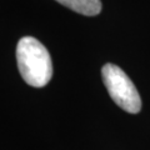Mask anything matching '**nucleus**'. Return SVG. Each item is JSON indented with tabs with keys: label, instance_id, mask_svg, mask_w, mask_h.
I'll use <instances>...</instances> for the list:
<instances>
[{
	"label": "nucleus",
	"instance_id": "1",
	"mask_svg": "<svg viewBox=\"0 0 150 150\" xmlns=\"http://www.w3.org/2000/svg\"><path fill=\"white\" fill-rule=\"evenodd\" d=\"M16 62L21 78L34 88H43L53 76V63L46 48L33 36H24L16 46Z\"/></svg>",
	"mask_w": 150,
	"mask_h": 150
},
{
	"label": "nucleus",
	"instance_id": "2",
	"mask_svg": "<svg viewBox=\"0 0 150 150\" xmlns=\"http://www.w3.org/2000/svg\"><path fill=\"white\" fill-rule=\"evenodd\" d=\"M103 81L114 103L123 110L137 114L142 109V99L130 78L118 65L105 64L101 69Z\"/></svg>",
	"mask_w": 150,
	"mask_h": 150
},
{
	"label": "nucleus",
	"instance_id": "3",
	"mask_svg": "<svg viewBox=\"0 0 150 150\" xmlns=\"http://www.w3.org/2000/svg\"><path fill=\"white\" fill-rule=\"evenodd\" d=\"M56 1L86 16L98 15L101 11L100 0H56Z\"/></svg>",
	"mask_w": 150,
	"mask_h": 150
}]
</instances>
